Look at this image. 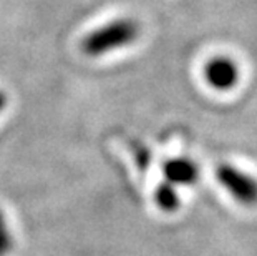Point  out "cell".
<instances>
[{
	"instance_id": "obj_8",
	"label": "cell",
	"mask_w": 257,
	"mask_h": 256,
	"mask_svg": "<svg viewBox=\"0 0 257 256\" xmlns=\"http://www.w3.org/2000/svg\"><path fill=\"white\" fill-rule=\"evenodd\" d=\"M5 105H7V95H5L2 90H0V112L4 110Z\"/></svg>"
},
{
	"instance_id": "obj_2",
	"label": "cell",
	"mask_w": 257,
	"mask_h": 256,
	"mask_svg": "<svg viewBox=\"0 0 257 256\" xmlns=\"http://www.w3.org/2000/svg\"><path fill=\"white\" fill-rule=\"evenodd\" d=\"M216 178L221 183L224 190L236 198L242 205H255L257 203V182L247 175V173L240 172L239 168L232 165H219L216 168Z\"/></svg>"
},
{
	"instance_id": "obj_1",
	"label": "cell",
	"mask_w": 257,
	"mask_h": 256,
	"mask_svg": "<svg viewBox=\"0 0 257 256\" xmlns=\"http://www.w3.org/2000/svg\"><path fill=\"white\" fill-rule=\"evenodd\" d=\"M140 35V27L131 19L113 20L100 27L81 42V50L90 57H100L105 53L126 47L133 43Z\"/></svg>"
},
{
	"instance_id": "obj_4",
	"label": "cell",
	"mask_w": 257,
	"mask_h": 256,
	"mask_svg": "<svg viewBox=\"0 0 257 256\" xmlns=\"http://www.w3.org/2000/svg\"><path fill=\"white\" fill-rule=\"evenodd\" d=\"M163 175L171 185H191L198 180L199 170L188 158H173L163 165Z\"/></svg>"
},
{
	"instance_id": "obj_3",
	"label": "cell",
	"mask_w": 257,
	"mask_h": 256,
	"mask_svg": "<svg viewBox=\"0 0 257 256\" xmlns=\"http://www.w3.org/2000/svg\"><path fill=\"white\" fill-rule=\"evenodd\" d=\"M204 78L212 89L216 90H231L239 80L237 65L227 57L212 58L204 67Z\"/></svg>"
},
{
	"instance_id": "obj_7",
	"label": "cell",
	"mask_w": 257,
	"mask_h": 256,
	"mask_svg": "<svg viewBox=\"0 0 257 256\" xmlns=\"http://www.w3.org/2000/svg\"><path fill=\"white\" fill-rule=\"evenodd\" d=\"M148 160H150L148 151L143 148V146H138V150H136V161H138V165L143 168V170L148 166Z\"/></svg>"
},
{
	"instance_id": "obj_5",
	"label": "cell",
	"mask_w": 257,
	"mask_h": 256,
	"mask_svg": "<svg viewBox=\"0 0 257 256\" xmlns=\"http://www.w3.org/2000/svg\"><path fill=\"white\" fill-rule=\"evenodd\" d=\"M155 201L161 210L165 211H174L179 206V197L178 192L174 188V185L163 182L158 185L156 192H155Z\"/></svg>"
},
{
	"instance_id": "obj_6",
	"label": "cell",
	"mask_w": 257,
	"mask_h": 256,
	"mask_svg": "<svg viewBox=\"0 0 257 256\" xmlns=\"http://www.w3.org/2000/svg\"><path fill=\"white\" fill-rule=\"evenodd\" d=\"M10 248H12V235L10 231L7 230V225H5V220H4V215L0 211V256H5Z\"/></svg>"
}]
</instances>
